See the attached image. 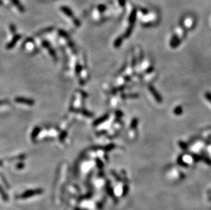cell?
I'll use <instances>...</instances> for the list:
<instances>
[{"instance_id":"1","label":"cell","mask_w":211,"mask_h":210,"mask_svg":"<svg viewBox=\"0 0 211 210\" xmlns=\"http://www.w3.org/2000/svg\"><path fill=\"white\" fill-rule=\"evenodd\" d=\"M148 89H149V91L151 92V94H152L153 97L154 98V99L156 100H157V102H159V103L162 102V101H163L162 97L161 96V95L159 94V92H158L157 90H156V89L154 88V87L152 86H148Z\"/></svg>"},{"instance_id":"5","label":"cell","mask_w":211,"mask_h":210,"mask_svg":"<svg viewBox=\"0 0 211 210\" xmlns=\"http://www.w3.org/2000/svg\"><path fill=\"white\" fill-rule=\"evenodd\" d=\"M205 97L208 101L211 102V93L210 92H206V93L205 94Z\"/></svg>"},{"instance_id":"3","label":"cell","mask_w":211,"mask_h":210,"mask_svg":"<svg viewBox=\"0 0 211 210\" xmlns=\"http://www.w3.org/2000/svg\"><path fill=\"white\" fill-rule=\"evenodd\" d=\"M138 124V120L137 119H133V121L131 122V124H130V127H131V128H136Z\"/></svg>"},{"instance_id":"4","label":"cell","mask_w":211,"mask_h":210,"mask_svg":"<svg viewBox=\"0 0 211 210\" xmlns=\"http://www.w3.org/2000/svg\"><path fill=\"white\" fill-rule=\"evenodd\" d=\"M178 144H179V146H180V147H181L182 149L186 150V149H187V145L186 144V143H185V142H183L182 141H180L179 142H178Z\"/></svg>"},{"instance_id":"2","label":"cell","mask_w":211,"mask_h":210,"mask_svg":"<svg viewBox=\"0 0 211 210\" xmlns=\"http://www.w3.org/2000/svg\"><path fill=\"white\" fill-rule=\"evenodd\" d=\"M174 113L176 115H177V116H179V115H181L182 113V112H183V110H182V108L180 106H177L176 108H175L174 109Z\"/></svg>"}]
</instances>
